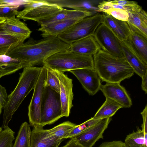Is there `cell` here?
I'll list each match as a JSON object with an SVG mask.
<instances>
[{"label": "cell", "mask_w": 147, "mask_h": 147, "mask_svg": "<svg viewBox=\"0 0 147 147\" xmlns=\"http://www.w3.org/2000/svg\"><path fill=\"white\" fill-rule=\"evenodd\" d=\"M98 8V10L102 8L117 9L125 11L129 14L136 13L142 8L136 2L124 0L102 1Z\"/></svg>", "instance_id": "24"}, {"label": "cell", "mask_w": 147, "mask_h": 147, "mask_svg": "<svg viewBox=\"0 0 147 147\" xmlns=\"http://www.w3.org/2000/svg\"><path fill=\"white\" fill-rule=\"evenodd\" d=\"M98 147H128L125 143L121 141H113L106 142L102 143Z\"/></svg>", "instance_id": "36"}, {"label": "cell", "mask_w": 147, "mask_h": 147, "mask_svg": "<svg viewBox=\"0 0 147 147\" xmlns=\"http://www.w3.org/2000/svg\"><path fill=\"white\" fill-rule=\"evenodd\" d=\"M102 13V23L107 27L119 40H127L131 33L127 22L117 20L105 13Z\"/></svg>", "instance_id": "18"}, {"label": "cell", "mask_w": 147, "mask_h": 147, "mask_svg": "<svg viewBox=\"0 0 147 147\" xmlns=\"http://www.w3.org/2000/svg\"><path fill=\"white\" fill-rule=\"evenodd\" d=\"M42 67L34 66L25 67L22 73L20 74L17 84L13 90L7 96L6 104L3 108L2 128L4 129L8 126L13 114L26 97L34 89Z\"/></svg>", "instance_id": "3"}, {"label": "cell", "mask_w": 147, "mask_h": 147, "mask_svg": "<svg viewBox=\"0 0 147 147\" xmlns=\"http://www.w3.org/2000/svg\"><path fill=\"white\" fill-rule=\"evenodd\" d=\"M34 89L32 98L28 107V115L30 125L40 127L41 108L47 76L46 67L43 65Z\"/></svg>", "instance_id": "8"}, {"label": "cell", "mask_w": 147, "mask_h": 147, "mask_svg": "<svg viewBox=\"0 0 147 147\" xmlns=\"http://www.w3.org/2000/svg\"><path fill=\"white\" fill-rule=\"evenodd\" d=\"M120 42L124 57L134 73L142 78L147 71V65L143 62L127 40H120Z\"/></svg>", "instance_id": "15"}, {"label": "cell", "mask_w": 147, "mask_h": 147, "mask_svg": "<svg viewBox=\"0 0 147 147\" xmlns=\"http://www.w3.org/2000/svg\"><path fill=\"white\" fill-rule=\"evenodd\" d=\"M24 6L23 10L18 11L16 18L25 21L31 20L37 22L63 9L56 4L48 3L46 0H31L29 3Z\"/></svg>", "instance_id": "7"}, {"label": "cell", "mask_w": 147, "mask_h": 147, "mask_svg": "<svg viewBox=\"0 0 147 147\" xmlns=\"http://www.w3.org/2000/svg\"><path fill=\"white\" fill-rule=\"evenodd\" d=\"M63 139H59L42 127H33L30 137V147H58Z\"/></svg>", "instance_id": "14"}, {"label": "cell", "mask_w": 147, "mask_h": 147, "mask_svg": "<svg viewBox=\"0 0 147 147\" xmlns=\"http://www.w3.org/2000/svg\"><path fill=\"white\" fill-rule=\"evenodd\" d=\"M111 120V117L101 119L74 138L84 147H92L98 140L103 138V134Z\"/></svg>", "instance_id": "11"}, {"label": "cell", "mask_w": 147, "mask_h": 147, "mask_svg": "<svg viewBox=\"0 0 147 147\" xmlns=\"http://www.w3.org/2000/svg\"><path fill=\"white\" fill-rule=\"evenodd\" d=\"M101 119H94L92 117L79 125H77L73 129L65 139L74 138L76 136L97 123Z\"/></svg>", "instance_id": "30"}, {"label": "cell", "mask_w": 147, "mask_h": 147, "mask_svg": "<svg viewBox=\"0 0 147 147\" xmlns=\"http://www.w3.org/2000/svg\"><path fill=\"white\" fill-rule=\"evenodd\" d=\"M49 3L56 4L59 7L74 10L85 11L94 14L100 13L98 5L102 0H46Z\"/></svg>", "instance_id": "17"}, {"label": "cell", "mask_w": 147, "mask_h": 147, "mask_svg": "<svg viewBox=\"0 0 147 147\" xmlns=\"http://www.w3.org/2000/svg\"><path fill=\"white\" fill-rule=\"evenodd\" d=\"M26 67L25 65L22 63H7L0 62V79L2 77L7 75Z\"/></svg>", "instance_id": "32"}, {"label": "cell", "mask_w": 147, "mask_h": 147, "mask_svg": "<svg viewBox=\"0 0 147 147\" xmlns=\"http://www.w3.org/2000/svg\"><path fill=\"white\" fill-rule=\"evenodd\" d=\"M31 132L30 125L26 122L23 123L12 147H30Z\"/></svg>", "instance_id": "28"}, {"label": "cell", "mask_w": 147, "mask_h": 147, "mask_svg": "<svg viewBox=\"0 0 147 147\" xmlns=\"http://www.w3.org/2000/svg\"><path fill=\"white\" fill-rule=\"evenodd\" d=\"M93 36L102 50L115 56L125 57L119 40L104 24L98 26Z\"/></svg>", "instance_id": "9"}, {"label": "cell", "mask_w": 147, "mask_h": 147, "mask_svg": "<svg viewBox=\"0 0 147 147\" xmlns=\"http://www.w3.org/2000/svg\"><path fill=\"white\" fill-rule=\"evenodd\" d=\"M121 108H123L122 106L116 102L106 98L105 101L92 118L94 119H102L111 117Z\"/></svg>", "instance_id": "25"}, {"label": "cell", "mask_w": 147, "mask_h": 147, "mask_svg": "<svg viewBox=\"0 0 147 147\" xmlns=\"http://www.w3.org/2000/svg\"><path fill=\"white\" fill-rule=\"evenodd\" d=\"M93 57L94 69L103 82L120 83L134 74L133 70L125 57L115 56L101 49Z\"/></svg>", "instance_id": "2"}, {"label": "cell", "mask_w": 147, "mask_h": 147, "mask_svg": "<svg viewBox=\"0 0 147 147\" xmlns=\"http://www.w3.org/2000/svg\"><path fill=\"white\" fill-rule=\"evenodd\" d=\"M78 79L88 94L95 95L100 90L101 80L94 68L75 69L69 71Z\"/></svg>", "instance_id": "12"}, {"label": "cell", "mask_w": 147, "mask_h": 147, "mask_svg": "<svg viewBox=\"0 0 147 147\" xmlns=\"http://www.w3.org/2000/svg\"><path fill=\"white\" fill-rule=\"evenodd\" d=\"M7 96L5 88L0 84V104L3 108L6 104Z\"/></svg>", "instance_id": "37"}, {"label": "cell", "mask_w": 147, "mask_h": 147, "mask_svg": "<svg viewBox=\"0 0 147 147\" xmlns=\"http://www.w3.org/2000/svg\"><path fill=\"white\" fill-rule=\"evenodd\" d=\"M102 13H96L80 20L57 37L70 45L82 38L93 36L97 28L102 23Z\"/></svg>", "instance_id": "5"}, {"label": "cell", "mask_w": 147, "mask_h": 147, "mask_svg": "<svg viewBox=\"0 0 147 147\" xmlns=\"http://www.w3.org/2000/svg\"><path fill=\"white\" fill-rule=\"evenodd\" d=\"M128 24L131 33L127 40L143 62L147 65V35L134 26Z\"/></svg>", "instance_id": "16"}, {"label": "cell", "mask_w": 147, "mask_h": 147, "mask_svg": "<svg viewBox=\"0 0 147 147\" xmlns=\"http://www.w3.org/2000/svg\"><path fill=\"white\" fill-rule=\"evenodd\" d=\"M70 45L57 36H49L38 40L30 39L6 55L17 59L26 67L43 64L46 59L57 53L69 50Z\"/></svg>", "instance_id": "1"}, {"label": "cell", "mask_w": 147, "mask_h": 147, "mask_svg": "<svg viewBox=\"0 0 147 147\" xmlns=\"http://www.w3.org/2000/svg\"><path fill=\"white\" fill-rule=\"evenodd\" d=\"M61 147H84L75 138H71L65 145Z\"/></svg>", "instance_id": "40"}, {"label": "cell", "mask_w": 147, "mask_h": 147, "mask_svg": "<svg viewBox=\"0 0 147 147\" xmlns=\"http://www.w3.org/2000/svg\"><path fill=\"white\" fill-rule=\"evenodd\" d=\"M43 64L54 70L63 73L76 69L94 68L92 56L81 55L69 50L53 54L45 60Z\"/></svg>", "instance_id": "4"}, {"label": "cell", "mask_w": 147, "mask_h": 147, "mask_svg": "<svg viewBox=\"0 0 147 147\" xmlns=\"http://www.w3.org/2000/svg\"><path fill=\"white\" fill-rule=\"evenodd\" d=\"M77 124L69 121H65L49 129L50 133L57 138L65 139Z\"/></svg>", "instance_id": "29"}, {"label": "cell", "mask_w": 147, "mask_h": 147, "mask_svg": "<svg viewBox=\"0 0 147 147\" xmlns=\"http://www.w3.org/2000/svg\"><path fill=\"white\" fill-rule=\"evenodd\" d=\"M127 22L147 35V14L142 8L136 13L129 14Z\"/></svg>", "instance_id": "26"}, {"label": "cell", "mask_w": 147, "mask_h": 147, "mask_svg": "<svg viewBox=\"0 0 147 147\" xmlns=\"http://www.w3.org/2000/svg\"><path fill=\"white\" fill-rule=\"evenodd\" d=\"M55 71L60 84L59 94L62 114L63 117H68L70 114L71 108L73 106L72 80L63 72Z\"/></svg>", "instance_id": "10"}, {"label": "cell", "mask_w": 147, "mask_h": 147, "mask_svg": "<svg viewBox=\"0 0 147 147\" xmlns=\"http://www.w3.org/2000/svg\"><path fill=\"white\" fill-rule=\"evenodd\" d=\"M124 142L128 147H147V134L138 127L136 131L127 135Z\"/></svg>", "instance_id": "27"}, {"label": "cell", "mask_w": 147, "mask_h": 147, "mask_svg": "<svg viewBox=\"0 0 147 147\" xmlns=\"http://www.w3.org/2000/svg\"><path fill=\"white\" fill-rule=\"evenodd\" d=\"M3 23H0V55H6L25 40L6 32L3 28Z\"/></svg>", "instance_id": "23"}, {"label": "cell", "mask_w": 147, "mask_h": 147, "mask_svg": "<svg viewBox=\"0 0 147 147\" xmlns=\"http://www.w3.org/2000/svg\"><path fill=\"white\" fill-rule=\"evenodd\" d=\"M94 15V14L89 12L69 10L63 8L61 10L50 16L40 20L37 22L41 26L47 23L60 20L73 19L81 20Z\"/></svg>", "instance_id": "20"}, {"label": "cell", "mask_w": 147, "mask_h": 147, "mask_svg": "<svg viewBox=\"0 0 147 147\" xmlns=\"http://www.w3.org/2000/svg\"><path fill=\"white\" fill-rule=\"evenodd\" d=\"M2 131V128L1 127H0V133Z\"/></svg>", "instance_id": "44"}, {"label": "cell", "mask_w": 147, "mask_h": 147, "mask_svg": "<svg viewBox=\"0 0 147 147\" xmlns=\"http://www.w3.org/2000/svg\"><path fill=\"white\" fill-rule=\"evenodd\" d=\"M142 79L141 84L142 89L145 94L147 93V71L142 78Z\"/></svg>", "instance_id": "41"}, {"label": "cell", "mask_w": 147, "mask_h": 147, "mask_svg": "<svg viewBox=\"0 0 147 147\" xmlns=\"http://www.w3.org/2000/svg\"><path fill=\"white\" fill-rule=\"evenodd\" d=\"M5 20V18H0V23L4 22Z\"/></svg>", "instance_id": "42"}, {"label": "cell", "mask_w": 147, "mask_h": 147, "mask_svg": "<svg viewBox=\"0 0 147 147\" xmlns=\"http://www.w3.org/2000/svg\"><path fill=\"white\" fill-rule=\"evenodd\" d=\"M31 0H0V6H21L29 3Z\"/></svg>", "instance_id": "35"}, {"label": "cell", "mask_w": 147, "mask_h": 147, "mask_svg": "<svg viewBox=\"0 0 147 147\" xmlns=\"http://www.w3.org/2000/svg\"><path fill=\"white\" fill-rule=\"evenodd\" d=\"M100 90L106 98L116 102L123 108H130L131 100L125 88L118 83H107L101 85Z\"/></svg>", "instance_id": "13"}, {"label": "cell", "mask_w": 147, "mask_h": 147, "mask_svg": "<svg viewBox=\"0 0 147 147\" xmlns=\"http://www.w3.org/2000/svg\"><path fill=\"white\" fill-rule=\"evenodd\" d=\"M3 108V107L0 104V115L1 113L2 110Z\"/></svg>", "instance_id": "43"}, {"label": "cell", "mask_w": 147, "mask_h": 147, "mask_svg": "<svg viewBox=\"0 0 147 147\" xmlns=\"http://www.w3.org/2000/svg\"><path fill=\"white\" fill-rule=\"evenodd\" d=\"M14 132L8 126L0 133V147H12Z\"/></svg>", "instance_id": "33"}, {"label": "cell", "mask_w": 147, "mask_h": 147, "mask_svg": "<svg viewBox=\"0 0 147 147\" xmlns=\"http://www.w3.org/2000/svg\"><path fill=\"white\" fill-rule=\"evenodd\" d=\"M63 117L59 94L45 87L41 106L40 127L52 124Z\"/></svg>", "instance_id": "6"}, {"label": "cell", "mask_w": 147, "mask_h": 147, "mask_svg": "<svg viewBox=\"0 0 147 147\" xmlns=\"http://www.w3.org/2000/svg\"><path fill=\"white\" fill-rule=\"evenodd\" d=\"M0 62L2 63H15L20 62L18 60L11 58L7 55H0Z\"/></svg>", "instance_id": "39"}, {"label": "cell", "mask_w": 147, "mask_h": 147, "mask_svg": "<svg viewBox=\"0 0 147 147\" xmlns=\"http://www.w3.org/2000/svg\"><path fill=\"white\" fill-rule=\"evenodd\" d=\"M143 119V123L141 126L142 130L145 133L147 134V106L141 113Z\"/></svg>", "instance_id": "38"}, {"label": "cell", "mask_w": 147, "mask_h": 147, "mask_svg": "<svg viewBox=\"0 0 147 147\" xmlns=\"http://www.w3.org/2000/svg\"><path fill=\"white\" fill-rule=\"evenodd\" d=\"M2 27L8 33L24 40L30 37L31 33L27 25L16 17L6 19L3 23Z\"/></svg>", "instance_id": "22"}, {"label": "cell", "mask_w": 147, "mask_h": 147, "mask_svg": "<svg viewBox=\"0 0 147 147\" xmlns=\"http://www.w3.org/2000/svg\"><path fill=\"white\" fill-rule=\"evenodd\" d=\"M70 50L76 54L84 56H93L101 49L94 36H89L70 45Z\"/></svg>", "instance_id": "19"}, {"label": "cell", "mask_w": 147, "mask_h": 147, "mask_svg": "<svg viewBox=\"0 0 147 147\" xmlns=\"http://www.w3.org/2000/svg\"><path fill=\"white\" fill-rule=\"evenodd\" d=\"M20 6H0V18L5 19L16 17L18 12V10Z\"/></svg>", "instance_id": "34"}, {"label": "cell", "mask_w": 147, "mask_h": 147, "mask_svg": "<svg viewBox=\"0 0 147 147\" xmlns=\"http://www.w3.org/2000/svg\"><path fill=\"white\" fill-rule=\"evenodd\" d=\"M46 67L47 71V76L45 87H49L53 90L59 94V82L55 71L49 67Z\"/></svg>", "instance_id": "31"}, {"label": "cell", "mask_w": 147, "mask_h": 147, "mask_svg": "<svg viewBox=\"0 0 147 147\" xmlns=\"http://www.w3.org/2000/svg\"><path fill=\"white\" fill-rule=\"evenodd\" d=\"M81 20L73 19L55 21L41 25L38 30L42 32L41 35L43 38L57 36Z\"/></svg>", "instance_id": "21"}]
</instances>
